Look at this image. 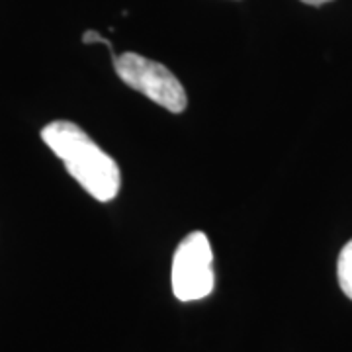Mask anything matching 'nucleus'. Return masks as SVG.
I'll list each match as a JSON object with an SVG mask.
<instances>
[{
	"label": "nucleus",
	"instance_id": "1",
	"mask_svg": "<svg viewBox=\"0 0 352 352\" xmlns=\"http://www.w3.org/2000/svg\"><path fill=\"white\" fill-rule=\"evenodd\" d=\"M41 139L92 198L110 201L118 196L122 186L118 164L76 124L53 122L41 129Z\"/></svg>",
	"mask_w": 352,
	"mask_h": 352
},
{
	"label": "nucleus",
	"instance_id": "2",
	"mask_svg": "<svg viewBox=\"0 0 352 352\" xmlns=\"http://www.w3.org/2000/svg\"><path fill=\"white\" fill-rule=\"evenodd\" d=\"M118 76L127 87L141 92L149 100L166 108L168 112L180 113L186 110V92L164 65L151 61L138 53H124L113 57Z\"/></svg>",
	"mask_w": 352,
	"mask_h": 352
},
{
	"label": "nucleus",
	"instance_id": "3",
	"mask_svg": "<svg viewBox=\"0 0 352 352\" xmlns=\"http://www.w3.org/2000/svg\"><path fill=\"white\" fill-rule=\"evenodd\" d=\"M215 284L214 252L206 233L184 237L173 256V292L180 302H196L212 294Z\"/></svg>",
	"mask_w": 352,
	"mask_h": 352
},
{
	"label": "nucleus",
	"instance_id": "4",
	"mask_svg": "<svg viewBox=\"0 0 352 352\" xmlns=\"http://www.w3.org/2000/svg\"><path fill=\"white\" fill-rule=\"evenodd\" d=\"M337 276H339L340 289L346 298L352 300V239L342 247L337 263Z\"/></svg>",
	"mask_w": 352,
	"mask_h": 352
},
{
	"label": "nucleus",
	"instance_id": "5",
	"mask_svg": "<svg viewBox=\"0 0 352 352\" xmlns=\"http://www.w3.org/2000/svg\"><path fill=\"white\" fill-rule=\"evenodd\" d=\"M82 43H104L108 50L112 51V43H110L106 38H102L100 34H96V32H85V36H82Z\"/></svg>",
	"mask_w": 352,
	"mask_h": 352
},
{
	"label": "nucleus",
	"instance_id": "6",
	"mask_svg": "<svg viewBox=\"0 0 352 352\" xmlns=\"http://www.w3.org/2000/svg\"><path fill=\"white\" fill-rule=\"evenodd\" d=\"M305 4H311V6H321V4H327L331 0H302Z\"/></svg>",
	"mask_w": 352,
	"mask_h": 352
}]
</instances>
